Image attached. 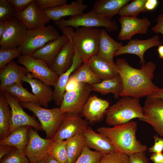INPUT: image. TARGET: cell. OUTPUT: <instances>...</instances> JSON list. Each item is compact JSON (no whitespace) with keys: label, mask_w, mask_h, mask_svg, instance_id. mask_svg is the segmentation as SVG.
<instances>
[{"label":"cell","mask_w":163,"mask_h":163,"mask_svg":"<svg viewBox=\"0 0 163 163\" xmlns=\"http://www.w3.org/2000/svg\"><path fill=\"white\" fill-rule=\"evenodd\" d=\"M115 64L123 83L120 96L152 97L159 88L153 82L156 66L152 61L142 64L139 69L133 67L124 58L117 59Z\"/></svg>","instance_id":"obj_1"},{"label":"cell","mask_w":163,"mask_h":163,"mask_svg":"<svg viewBox=\"0 0 163 163\" xmlns=\"http://www.w3.org/2000/svg\"><path fill=\"white\" fill-rule=\"evenodd\" d=\"M137 129V123L131 120L111 127H99L96 131L109 139L117 151L129 156L147 150V146L136 139Z\"/></svg>","instance_id":"obj_2"},{"label":"cell","mask_w":163,"mask_h":163,"mask_svg":"<svg viewBox=\"0 0 163 163\" xmlns=\"http://www.w3.org/2000/svg\"><path fill=\"white\" fill-rule=\"evenodd\" d=\"M105 115L106 123L113 126L126 123L134 118L140 120L144 117L139 99L128 96L122 97L109 107Z\"/></svg>","instance_id":"obj_3"},{"label":"cell","mask_w":163,"mask_h":163,"mask_svg":"<svg viewBox=\"0 0 163 163\" xmlns=\"http://www.w3.org/2000/svg\"><path fill=\"white\" fill-rule=\"evenodd\" d=\"M100 30L96 27H81L74 31L71 40L75 54L82 63L97 55Z\"/></svg>","instance_id":"obj_4"},{"label":"cell","mask_w":163,"mask_h":163,"mask_svg":"<svg viewBox=\"0 0 163 163\" xmlns=\"http://www.w3.org/2000/svg\"><path fill=\"white\" fill-rule=\"evenodd\" d=\"M21 106L31 111L38 118L47 139H52L64 119L66 113L60 107L49 109L31 102H19Z\"/></svg>","instance_id":"obj_5"},{"label":"cell","mask_w":163,"mask_h":163,"mask_svg":"<svg viewBox=\"0 0 163 163\" xmlns=\"http://www.w3.org/2000/svg\"><path fill=\"white\" fill-rule=\"evenodd\" d=\"M56 26H69L76 28L81 27H103L108 31H116L118 26L116 20H112L100 15L92 10L80 15L70 17L69 19L61 18L54 21Z\"/></svg>","instance_id":"obj_6"},{"label":"cell","mask_w":163,"mask_h":163,"mask_svg":"<svg viewBox=\"0 0 163 163\" xmlns=\"http://www.w3.org/2000/svg\"><path fill=\"white\" fill-rule=\"evenodd\" d=\"M60 36L58 31L51 25L41 29L28 30L24 41L18 49L22 55H31L35 51Z\"/></svg>","instance_id":"obj_7"},{"label":"cell","mask_w":163,"mask_h":163,"mask_svg":"<svg viewBox=\"0 0 163 163\" xmlns=\"http://www.w3.org/2000/svg\"><path fill=\"white\" fill-rule=\"evenodd\" d=\"M17 62L28 70L30 73L28 76L37 79L49 86H53L59 77L42 59L22 55L18 57Z\"/></svg>","instance_id":"obj_8"},{"label":"cell","mask_w":163,"mask_h":163,"mask_svg":"<svg viewBox=\"0 0 163 163\" xmlns=\"http://www.w3.org/2000/svg\"><path fill=\"white\" fill-rule=\"evenodd\" d=\"M92 91L91 85L81 83L76 90L66 92L59 107L61 110L65 113L78 115L81 113Z\"/></svg>","instance_id":"obj_9"},{"label":"cell","mask_w":163,"mask_h":163,"mask_svg":"<svg viewBox=\"0 0 163 163\" xmlns=\"http://www.w3.org/2000/svg\"><path fill=\"white\" fill-rule=\"evenodd\" d=\"M0 93L4 95L11 108V119L8 135L15 129L24 126H29L39 130H43L40 123L24 110L16 99L5 91Z\"/></svg>","instance_id":"obj_10"},{"label":"cell","mask_w":163,"mask_h":163,"mask_svg":"<svg viewBox=\"0 0 163 163\" xmlns=\"http://www.w3.org/2000/svg\"><path fill=\"white\" fill-rule=\"evenodd\" d=\"M27 30L26 26L17 18L8 20L7 27L0 38V49L18 47L24 41Z\"/></svg>","instance_id":"obj_11"},{"label":"cell","mask_w":163,"mask_h":163,"mask_svg":"<svg viewBox=\"0 0 163 163\" xmlns=\"http://www.w3.org/2000/svg\"><path fill=\"white\" fill-rule=\"evenodd\" d=\"M28 139L24 152L30 163L44 160L48 155L47 152L53 139L42 138L31 127L28 132Z\"/></svg>","instance_id":"obj_12"},{"label":"cell","mask_w":163,"mask_h":163,"mask_svg":"<svg viewBox=\"0 0 163 163\" xmlns=\"http://www.w3.org/2000/svg\"><path fill=\"white\" fill-rule=\"evenodd\" d=\"M143 108L144 117L139 120L149 124L163 137V99L147 97Z\"/></svg>","instance_id":"obj_13"},{"label":"cell","mask_w":163,"mask_h":163,"mask_svg":"<svg viewBox=\"0 0 163 163\" xmlns=\"http://www.w3.org/2000/svg\"><path fill=\"white\" fill-rule=\"evenodd\" d=\"M121 28L118 38L121 40H131L136 34L147 33L151 22L147 18H139L137 17L120 16L119 18Z\"/></svg>","instance_id":"obj_14"},{"label":"cell","mask_w":163,"mask_h":163,"mask_svg":"<svg viewBox=\"0 0 163 163\" xmlns=\"http://www.w3.org/2000/svg\"><path fill=\"white\" fill-rule=\"evenodd\" d=\"M88 126L87 122L78 114L66 113L52 139L53 140L67 139L82 133Z\"/></svg>","instance_id":"obj_15"},{"label":"cell","mask_w":163,"mask_h":163,"mask_svg":"<svg viewBox=\"0 0 163 163\" xmlns=\"http://www.w3.org/2000/svg\"><path fill=\"white\" fill-rule=\"evenodd\" d=\"M16 18L26 26L28 30L44 28L51 20L38 8L34 0L24 11L17 13Z\"/></svg>","instance_id":"obj_16"},{"label":"cell","mask_w":163,"mask_h":163,"mask_svg":"<svg viewBox=\"0 0 163 163\" xmlns=\"http://www.w3.org/2000/svg\"><path fill=\"white\" fill-rule=\"evenodd\" d=\"M162 43L158 35L146 40H131L127 44L116 52L114 57L126 53L136 55L140 58V63L142 64L145 63L144 55L146 51L151 48L162 45Z\"/></svg>","instance_id":"obj_17"},{"label":"cell","mask_w":163,"mask_h":163,"mask_svg":"<svg viewBox=\"0 0 163 163\" xmlns=\"http://www.w3.org/2000/svg\"><path fill=\"white\" fill-rule=\"evenodd\" d=\"M109 102L96 96L89 97L82 112V116L91 123L98 122L105 114L109 106Z\"/></svg>","instance_id":"obj_18"},{"label":"cell","mask_w":163,"mask_h":163,"mask_svg":"<svg viewBox=\"0 0 163 163\" xmlns=\"http://www.w3.org/2000/svg\"><path fill=\"white\" fill-rule=\"evenodd\" d=\"M29 73L25 67L18 65L12 60L0 70V93L2 92L4 89L9 85L21 83L23 78Z\"/></svg>","instance_id":"obj_19"},{"label":"cell","mask_w":163,"mask_h":163,"mask_svg":"<svg viewBox=\"0 0 163 163\" xmlns=\"http://www.w3.org/2000/svg\"><path fill=\"white\" fill-rule=\"evenodd\" d=\"M85 146L89 149H93L103 154L116 151L108 138L95 132L90 126H88L82 133Z\"/></svg>","instance_id":"obj_20"},{"label":"cell","mask_w":163,"mask_h":163,"mask_svg":"<svg viewBox=\"0 0 163 163\" xmlns=\"http://www.w3.org/2000/svg\"><path fill=\"white\" fill-rule=\"evenodd\" d=\"M75 50L71 40L63 46L53 62L49 66L50 69L59 76L71 66L75 55Z\"/></svg>","instance_id":"obj_21"},{"label":"cell","mask_w":163,"mask_h":163,"mask_svg":"<svg viewBox=\"0 0 163 163\" xmlns=\"http://www.w3.org/2000/svg\"><path fill=\"white\" fill-rule=\"evenodd\" d=\"M88 7L83 0H77L69 4L63 5L43 11L51 20L54 21L66 16L71 17L82 14Z\"/></svg>","instance_id":"obj_22"},{"label":"cell","mask_w":163,"mask_h":163,"mask_svg":"<svg viewBox=\"0 0 163 163\" xmlns=\"http://www.w3.org/2000/svg\"><path fill=\"white\" fill-rule=\"evenodd\" d=\"M99 43L97 55L113 64L115 53L123 46L122 42H117L112 38L104 29L100 30Z\"/></svg>","instance_id":"obj_23"},{"label":"cell","mask_w":163,"mask_h":163,"mask_svg":"<svg viewBox=\"0 0 163 163\" xmlns=\"http://www.w3.org/2000/svg\"><path fill=\"white\" fill-rule=\"evenodd\" d=\"M69 40V38L67 36L63 34L58 39L49 42L35 51L31 56L35 58L44 60L49 66L64 45Z\"/></svg>","instance_id":"obj_24"},{"label":"cell","mask_w":163,"mask_h":163,"mask_svg":"<svg viewBox=\"0 0 163 163\" xmlns=\"http://www.w3.org/2000/svg\"><path fill=\"white\" fill-rule=\"evenodd\" d=\"M87 61L91 69L102 80L113 78L118 74L116 64H111L97 55Z\"/></svg>","instance_id":"obj_25"},{"label":"cell","mask_w":163,"mask_h":163,"mask_svg":"<svg viewBox=\"0 0 163 163\" xmlns=\"http://www.w3.org/2000/svg\"><path fill=\"white\" fill-rule=\"evenodd\" d=\"M22 81L30 85L33 94L38 99L40 105L47 108L49 103L53 98V91L49 86L37 79L27 76H25L23 78Z\"/></svg>","instance_id":"obj_26"},{"label":"cell","mask_w":163,"mask_h":163,"mask_svg":"<svg viewBox=\"0 0 163 163\" xmlns=\"http://www.w3.org/2000/svg\"><path fill=\"white\" fill-rule=\"evenodd\" d=\"M131 0H96L92 10L110 19L118 14L121 8Z\"/></svg>","instance_id":"obj_27"},{"label":"cell","mask_w":163,"mask_h":163,"mask_svg":"<svg viewBox=\"0 0 163 163\" xmlns=\"http://www.w3.org/2000/svg\"><path fill=\"white\" fill-rule=\"evenodd\" d=\"M82 63L75 54L72 65L66 72L59 76L54 86L53 99L56 105L60 106L65 92V88L68 80L72 72L76 69Z\"/></svg>","instance_id":"obj_28"},{"label":"cell","mask_w":163,"mask_h":163,"mask_svg":"<svg viewBox=\"0 0 163 163\" xmlns=\"http://www.w3.org/2000/svg\"><path fill=\"white\" fill-rule=\"evenodd\" d=\"M30 127L24 126L15 129L6 137L0 139V144L12 146L24 152L28 142V132Z\"/></svg>","instance_id":"obj_29"},{"label":"cell","mask_w":163,"mask_h":163,"mask_svg":"<svg viewBox=\"0 0 163 163\" xmlns=\"http://www.w3.org/2000/svg\"><path fill=\"white\" fill-rule=\"evenodd\" d=\"M91 87L92 91L102 95L111 93L117 99L120 96L123 89L122 81L119 74L113 78L102 80L98 83L92 84Z\"/></svg>","instance_id":"obj_30"},{"label":"cell","mask_w":163,"mask_h":163,"mask_svg":"<svg viewBox=\"0 0 163 163\" xmlns=\"http://www.w3.org/2000/svg\"><path fill=\"white\" fill-rule=\"evenodd\" d=\"M68 163H75L81 154L85 146L82 133L66 140Z\"/></svg>","instance_id":"obj_31"},{"label":"cell","mask_w":163,"mask_h":163,"mask_svg":"<svg viewBox=\"0 0 163 163\" xmlns=\"http://www.w3.org/2000/svg\"><path fill=\"white\" fill-rule=\"evenodd\" d=\"M4 91L8 93L19 102H31L40 105L37 97L24 88L22 83H15L9 85L5 88Z\"/></svg>","instance_id":"obj_32"},{"label":"cell","mask_w":163,"mask_h":163,"mask_svg":"<svg viewBox=\"0 0 163 163\" xmlns=\"http://www.w3.org/2000/svg\"><path fill=\"white\" fill-rule=\"evenodd\" d=\"M6 98L2 93L0 95V139L8 135L11 111Z\"/></svg>","instance_id":"obj_33"},{"label":"cell","mask_w":163,"mask_h":163,"mask_svg":"<svg viewBox=\"0 0 163 163\" xmlns=\"http://www.w3.org/2000/svg\"><path fill=\"white\" fill-rule=\"evenodd\" d=\"M71 75L81 83L92 84L98 83L102 81L91 69L87 61Z\"/></svg>","instance_id":"obj_34"},{"label":"cell","mask_w":163,"mask_h":163,"mask_svg":"<svg viewBox=\"0 0 163 163\" xmlns=\"http://www.w3.org/2000/svg\"><path fill=\"white\" fill-rule=\"evenodd\" d=\"M47 153L59 163H68L66 140H53Z\"/></svg>","instance_id":"obj_35"},{"label":"cell","mask_w":163,"mask_h":163,"mask_svg":"<svg viewBox=\"0 0 163 163\" xmlns=\"http://www.w3.org/2000/svg\"><path fill=\"white\" fill-rule=\"evenodd\" d=\"M146 0H134L123 6L119 11L120 16L137 17L141 13L147 12L145 8Z\"/></svg>","instance_id":"obj_36"},{"label":"cell","mask_w":163,"mask_h":163,"mask_svg":"<svg viewBox=\"0 0 163 163\" xmlns=\"http://www.w3.org/2000/svg\"><path fill=\"white\" fill-rule=\"evenodd\" d=\"M103 155L101 153L92 151L85 146L75 163H99Z\"/></svg>","instance_id":"obj_37"},{"label":"cell","mask_w":163,"mask_h":163,"mask_svg":"<svg viewBox=\"0 0 163 163\" xmlns=\"http://www.w3.org/2000/svg\"><path fill=\"white\" fill-rule=\"evenodd\" d=\"M0 163H30L24 152L15 149L4 156Z\"/></svg>","instance_id":"obj_38"},{"label":"cell","mask_w":163,"mask_h":163,"mask_svg":"<svg viewBox=\"0 0 163 163\" xmlns=\"http://www.w3.org/2000/svg\"><path fill=\"white\" fill-rule=\"evenodd\" d=\"M99 163H129V156L117 151L103 154Z\"/></svg>","instance_id":"obj_39"},{"label":"cell","mask_w":163,"mask_h":163,"mask_svg":"<svg viewBox=\"0 0 163 163\" xmlns=\"http://www.w3.org/2000/svg\"><path fill=\"white\" fill-rule=\"evenodd\" d=\"M21 54L18 48L10 49H0V70L5 67L13 59Z\"/></svg>","instance_id":"obj_40"},{"label":"cell","mask_w":163,"mask_h":163,"mask_svg":"<svg viewBox=\"0 0 163 163\" xmlns=\"http://www.w3.org/2000/svg\"><path fill=\"white\" fill-rule=\"evenodd\" d=\"M16 14L8 0H0V20H9L16 18Z\"/></svg>","instance_id":"obj_41"},{"label":"cell","mask_w":163,"mask_h":163,"mask_svg":"<svg viewBox=\"0 0 163 163\" xmlns=\"http://www.w3.org/2000/svg\"><path fill=\"white\" fill-rule=\"evenodd\" d=\"M38 8L42 11L55 8L67 4L66 0H35Z\"/></svg>","instance_id":"obj_42"},{"label":"cell","mask_w":163,"mask_h":163,"mask_svg":"<svg viewBox=\"0 0 163 163\" xmlns=\"http://www.w3.org/2000/svg\"><path fill=\"white\" fill-rule=\"evenodd\" d=\"M14 9L16 13L25 10L34 0H8Z\"/></svg>","instance_id":"obj_43"},{"label":"cell","mask_w":163,"mask_h":163,"mask_svg":"<svg viewBox=\"0 0 163 163\" xmlns=\"http://www.w3.org/2000/svg\"><path fill=\"white\" fill-rule=\"evenodd\" d=\"M129 157V163H149L145 152L133 154Z\"/></svg>","instance_id":"obj_44"},{"label":"cell","mask_w":163,"mask_h":163,"mask_svg":"<svg viewBox=\"0 0 163 163\" xmlns=\"http://www.w3.org/2000/svg\"><path fill=\"white\" fill-rule=\"evenodd\" d=\"M154 144L148 149L149 152L161 153L163 151V138L157 135L154 136Z\"/></svg>","instance_id":"obj_45"},{"label":"cell","mask_w":163,"mask_h":163,"mask_svg":"<svg viewBox=\"0 0 163 163\" xmlns=\"http://www.w3.org/2000/svg\"><path fill=\"white\" fill-rule=\"evenodd\" d=\"M81 83L70 76L66 86L65 92L73 91L76 90L79 87Z\"/></svg>","instance_id":"obj_46"},{"label":"cell","mask_w":163,"mask_h":163,"mask_svg":"<svg viewBox=\"0 0 163 163\" xmlns=\"http://www.w3.org/2000/svg\"><path fill=\"white\" fill-rule=\"evenodd\" d=\"M157 23L151 29L155 33H161L163 35V15L159 14L156 19Z\"/></svg>","instance_id":"obj_47"},{"label":"cell","mask_w":163,"mask_h":163,"mask_svg":"<svg viewBox=\"0 0 163 163\" xmlns=\"http://www.w3.org/2000/svg\"><path fill=\"white\" fill-rule=\"evenodd\" d=\"M15 149V147L12 146L0 144V159Z\"/></svg>","instance_id":"obj_48"},{"label":"cell","mask_w":163,"mask_h":163,"mask_svg":"<svg viewBox=\"0 0 163 163\" xmlns=\"http://www.w3.org/2000/svg\"><path fill=\"white\" fill-rule=\"evenodd\" d=\"M158 1L157 0H146L145 8L147 11H152L158 6Z\"/></svg>","instance_id":"obj_49"},{"label":"cell","mask_w":163,"mask_h":163,"mask_svg":"<svg viewBox=\"0 0 163 163\" xmlns=\"http://www.w3.org/2000/svg\"><path fill=\"white\" fill-rule=\"evenodd\" d=\"M153 163H163V153H153L150 158Z\"/></svg>","instance_id":"obj_50"},{"label":"cell","mask_w":163,"mask_h":163,"mask_svg":"<svg viewBox=\"0 0 163 163\" xmlns=\"http://www.w3.org/2000/svg\"><path fill=\"white\" fill-rule=\"evenodd\" d=\"M59 29L62 31L63 34L67 36L69 40H72L74 32L72 27L66 26L61 27Z\"/></svg>","instance_id":"obj_51"},{"label":"cell","mask_w":163,"mask_h":163,"mask_svg":"<svg viewBox=\"0 0 163 163\" xmlns=\"http://www.w3.org/2000/svg\"><path fill=\"white\" fill-rule=\"evenodd\" d=\"M8 20H0V38L6 29Z\"/></svg>","instance_id":"obj_52"},{"label":"cell","mask_w":163,"mask_h":163,"mask_svg":"<svg viewBox=\"0 0 163 163\" xmlns=\"http://www.w3.org/2000/svg\"><path fill=\"white\" fill-rule=\"evenodd\" d=\"M151 97L160 98L163 99V87L161 88H159L154 95Z\"/></svg>","instance_id":"obj_53"},{"label":"cell","mask_w":163,"mask_h":163,"mask_svg":"<svg viewBox=\"0 0 163 163\" xmlns=\"http://www.w3.org/2000/svg\"><path fill=\"white\" fill-rule=\"evenodd\" d=\"M44 161L46 163H59L48 155Z\"/></svg>","instance_id":"obj_54"},{"label":"cell","mask_w":163,"mask_h":163,"mask_svg":"<svg viewBox=\"0 0 163 163\" xmlns=\"http://www.w3.org/2000/svg\"><path fill=\"white\" fill-rule=\"evenodd\" d=\"M159 57L163 59V45H161L158 46L157 49Z\"/></svg>","instance_id":"obj_55"},{"label":"cell","mask_w":163,"mask_h":163,"mask_svg":"<svg viewBox=\"0 0 163 163\" xmlns=\"http://www.w3.org/2000/svg\"><path fill=\"white\" fill-rule=\"evenodd\" d=\"M36 163H46L44 160H41L39 161Z\"/></svg>","instance_id":"obj_56"},{"label":"cell","mask_w":163,"mask_h":163,"mask_svg":"<svg viewBox=\"0 0 163 163\" xmlns=\"http://www.w3.org/2000/svg\"><path fill=\"white\" fill-rule=\"evenodd\" d=\"M162 14L163 15V12H162Z\"/></svg>","instance_id":"obj_57"}]
</instances>
